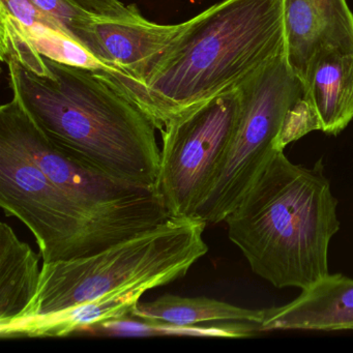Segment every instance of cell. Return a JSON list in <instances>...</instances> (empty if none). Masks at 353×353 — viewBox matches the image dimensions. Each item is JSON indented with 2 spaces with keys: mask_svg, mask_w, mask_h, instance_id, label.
Segmentation results:
<instances>
[{
  "mask_svg": "<svg viewBox=\"0 0 353 353\" xmlns=\"http://www.w3.org/2000/svg\"><path fill=\"white\" fill-rule=\"evenodd\" d=\"M3 63L13 96L53 143L115 179L156 185V125L112 76L52 61L30 41Z\"/></svg>",
  "mask_w": 353,
  "mask_h": 353,
  "instance_id": "cell-1",
  "label": "cell"
},
{
  "mask_svg": "<svg viewBox=\"0 0 353 353\" xmlns=\"http://www.w3.org/2000/svg\"><path fill=\"white\" fill-rule=\"evenodd\" d=\"M284 55V0H222L183 22L145 81L123 88L160 131Z\"/></svg>",
  "mask_w": 353,
  "mask_h": 353,
  "instance_id": "cell-2",
  "label": "cell"
},
{
  "mask_svg": "<svg viewBox=\"0 0 353 353\" xmlns=\"http://www.w3.org/2000/svg\"><path fill=\"white\" fill-rule=\"evenodd\" d=\"M336 208L321 160L307 168L276 150L225 223L256 276L276 288L303 290L330 274Z\"/></svg>",
  "mask_w": 353,
  "mask_h": 353,
  "instance_id": "cell-3",
  "label": "cell"
},
{
  "mask_svg": "<svg viewBox=\"0 0 353 353\" xmlns=\"http://www.w3.org/2000/svg\"><path fill=\"white\" fill-rule=\"evenodd\" d=\"M208 224L198 216H170L96 255L43 263L38 290L21 318L57 313L137 283L161 287L183 278L208 254Z\"/></svg>",
  "mask_w": 353,
  "mask_h": 353,
  "instance_id": "cell-4",
  "label": "cell"
},
{
  "mask_svg": "<svg viewBox=\"0 0 353 353\" xmlns=\"http://www.w3.org/2000/svg\"><path fill=\"white\" fill-rule=\"evenodd\" d=\"M0 205L30 229L44 263L96 255L133 237L90 216L1 127Z\"/></svg>",
  "mask_w": 353,
  "mask_h": 353,
  "instance_id": "cell-5",
  "label": "cell"
},
{
  "mask_svg": "<svg viewBox=\"0 0 353 353\" xmlns=\"http://www.w3.org/2000/svg\"><path fill=\"white\" fill-rule=\"evenodd\" d=\"M0 127L28 150L47 176L97 220L131 236L170 216L156 185L115 179L53 143L17 97L0 108Z\"/></svg>",
  "mask_w": 353,
  "mask_h": 353,
  "instance_id": "cell-6",
  "label": "cell"
},
{
  "mask_svg": "<svg viewBox=\"0 0 353 353\" xmlns=\"http://www.w3.org/2000/svg\"><path fill=\"white\" fill-rule=\"evenodd\" d=\"M241 110L226 156L195 216L225 222L243 199L268 159L291 105L303 94L301 80L279 57L239 86Z\"/></svg>",
  "mask_w": 353,
  "mask_h": 353,
  "instance_id": "cell-7",
  "label": "cell"
},
{
  "mask_svg": "<svg viewBox=\"0 0 353 353\" xmlns=\"http://www.w3.org/2000/svg\"><path fill=\"white\" fill-rule=\"evenodd\" d=\"M239 110L236 88L179 113L160 130L156 187L171 216H195L218 176Z\"/></svg>",
  "mask_w": 353,
  "mask_h": 353,
  "instance_id": "cell-8",
  "label": "cell"
},
{
  "mask_svg": "<svg viewBox=\"0 0 353 353\" xmlns=\"http://www.w3.org/2000/svg\"><path fill=\"white\" fill-rule=\"evenodd\" d=\"M181 23L161 26L141 15L132 18L92 16L79 30L76 42L109 68L123 88L145 81L166 51Z\"/></svg>",
  "mask_w": 353,
  "mask_h": 353,
  "instance_id": "cell-9",
  "label": "cell"
},
{
  "mask_svg": "<svg viewBox=\"0 0 353 353\" xmlns=\"http://www.w3.org/2000/svg\"><path fill=\"white\" fill-rule=\"evenodd\" d=\"M286 61L303 88L317 63L334 51H353V13L346 0H284Z\"/></svg>",
  "mask_w": 353,
  "mask_h": 353,
  "instance_id": "cell-10",
  "label": "cell"
},
{
  "mask_svg": "<svg viewBox=\"0 0 353 353\" xmlns=\"http://www.w3.org/2000/svg\"><path fill=\"white\" fill-rule=\"evenodd\" d=\"M272 330H353V278L326 274L293 301L264 309L259 332Z\"/></svg>",
  "mask_w": 353,
  "mask_h": 353,
  "instance_id": "cell-11",
  "label": "cell"
},
{
  "mask_svg": "<svg viewBox=\"0 0 353 353\" xmlns=\"http://www.w3.org/2000/svg\"><path fill=\"white\" fill-rule=\"evenodd\" d=\"M159 287L156 283L142 282L111 291L49 315L20 318L0 326V336L15 338H57L67 336L88 326L107 324L132 315L142 295Z\"/></svg>",
  "mask_w": 353,
  "mask_h": 353,
  "instance_id": "cell-12",
  "label": "cell"
},
{
  "mask_svg": "<svg viewBox=\"0 0 353 353\" xmlns=\"http://www.w3.org/2000/svg\"><path fill=\"white\" fill-rule=\"evenodd\" d=\"M40 257L7 223L0 224V326L19 319L40 282Z\"/></svg>",
  "mask_w": 353,
  "mask_h": 353,
  "instance_id": "cell-13",
  "label": "cell"
},
{
  "mask_svg": "<svg viewBox=\"0 0 353 353\" xmlns=\"http://www.w3.org/2000/svg\"><path fill=\"white\" fill-rule=\"evenodd\" d=\"M305 92L319 117L321 131L338 135L353 119V51H334L314 70Z\"/></svg>",
  "mask_w": 353,
  "mask_h": 353,
  "instance_id": "cell-14",
  "label": "cell"
},
{
  "mask_svg": "<svg viewBox=\"0 0 353 353\" xmlns=\"http://www.w3.org/2000/svg\"><path fill=\"white\" fill-rule=\"evenodd\" d=\"M132 316L167 327L187 328L204 322H245L259 327L264 309H247L205 296L165 294L152 301H139Z\"/></svg>",
  "mask_w": 353,
  "mask_h": 353,
  "instance_id": "cell-15",
  "label": "cell"
},
{
  "mask_svg": "<svg viewBox=\"0 0 353 353\" xmlns=\"http://www.w3.org/2000/svg\"><path fill=\"white\" fill-rule=\"evenodd\" d=\"M21 26L34 48L45 57L65 65L107 73L110 72L107 65L99 61L83 46L65 32H57L48 28H28Z\"/></svg>",
  "mask_w": 353,
  "mask_h": 353,
  "instance_id": "cell-16",
  "label": "cell"
},
{
  "mask_svg": "<svg viewBox=\"0 0 353 353\" xmlns=\"http://www.w3.org/2000/svg\"><path fill=\"white\" fill-rule=\"evenodd\" d=\"M313 131H321V125L313 101L305 90L287 110L274 148L284 150L289 143Z\"/></svg>",
  "mask_w": 353,
  "mask_h": 353,
  "instance_id": "cell-17",
  "label": "cell"
},
{
  "mask_svg": "<svg viewBox=\"0 0 353 353\" xmlns=\"http://www.w3.org/2000/svg\"><path fill=\"white\" fill-rule=\"evenodd\" d=\"M34 5L47 15L57 20L68 36L76 41L79 30L92 17L82 8L78 7L71 0H32Z\"/></svg>",
  "mask_w": 353,
  "mask_h": 353,
  "instance_id": "cell-18",
  "label": "cell"
},
{
  "mask_svg": "<svg viewBox=\"0 0 353 353\" xmlns=\"http://www.w3.org/2000/svg\"><path fill=\"white\" fill-rule=\"evenodd\" d=\"M0 12L11 16L24 28H48L67 34L57 20L39 9L32 0H0Z\"/></svg>",
  "mask_w": 353,
  "mask_h": 353,
  "instance_id": "cell-19",
  "label": "cell"
},
{
  "mask_svg": "<svg viewBox=\"0 0 353 353\" xmlns=\"http://www.w3.org/2000/svg\"><path fill=\"white\" fill-rule=\"evenodd\" d=\"M72 3L78 7L85 10L92 15L101 16V17L132 18L141 15L135 6L123 5L119 0H71Z\"/></svg>",
  "mask_w": 353,
  "mask_h": 353,
  "instance_id": "cell-20",
  "label": "cell"
}]
</instances>
